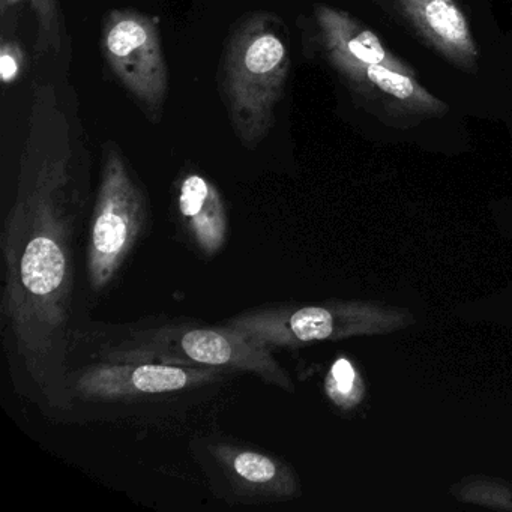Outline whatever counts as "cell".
Segmentation results:
<instances>
[{"label":"cell","mask_w":512,"mask_h":512,"mask_svg":"<svg viewBox=\"0 0 512 512\" xmlns=\"http://www.w3.org/2000/svg\"><path fill=\"white\" fill-rule=\"evenodd\" d=\"M203 467L227 502H280L299 496L298 478L289 464L235 443L208 442Z\"/></svg>","instance_id":"ba28073f"},{"label":"cell","mask_w":512,"mask_h":512,"mask_svg":"<svg viewBox=\"0 0 512 512\" xmlns=\"http://www.w3.org/2000/svg\"><path fill=\"white\" fill-rule=\"evenodd\" d=\"M278 19L269 13L245 17L227 38L221 59L224 106L244 145H259L274 127L290 73V53Z\"/></svg>","instance_id":"3957f363"},{"label":"cell","mask_w":512,"mask_h":512,"mask_svg":"<svg viewBox=\"0 0 512 512\" xmlns=\"http://www.w3.org/2000/svg\"><path fill=\"white\" fill-rule=\"evenodd\" d=\"M229 371L155 362L100 361L68 374V398L89 404H160L214 385Z\"/></svg>","instance_id":"8992f818"},{"label":"cell","mask_w":512,"mask_h":512,"mask_svg":"<svg viewBox=\"0 0 512 512\" xmlns=\"http://www.w3.org/2000/svg\"><path fill=\"white\" fill-rule=\"evenodd\" d=\"M314 26L320 52L328 65L335 62L385 65L398 73L415 76L406 62L398 59L374 32L346 11L317 5Z\"/></svg>","instance_id":"8fae6325"},{"label":"cell","mask_w":512,"mask_h":512,"mask_svg":"<svg viewBox=\"0 0 512 512\" xmlns=\"http://www.w3.org/2000/svg\"><path fill=\"white\" fill-rule=\"evenodd\" d=\"M394 4L437 55L458 70L478 71V44L457 0H394Z\"/></svg>","instance_id":"30bf717a"},{"label":"cell","mask_w":512,"mask_h":512,"mask_svg":"<svg viewBox=\"0 0 512 512\" xmlns=\"http://www.w3.org/2000/svg\"><path fill=\"white\" fill-rule=\"evenodd\" d=\"M100 361L155 362L182 367L247 371L287 392L295 391L269 347L245 337L232 326L197 323H149L122 326L109 341H101Z\"/></svg>","instance_id":"7a4b0ae2"},{"label":"cell","mask_w":512,"mask_h":512,"mask_svg":"<svg viewBox=\"0 0 512 512\" xmlns=\"http://www.w3.org/2000/svg\"><path fill=\"white\" fill-rule=\"evenodd\" d=\"M329 67L353 94L391 113L392 118H440L448 112V106L416 82L412 74L361 62H335Z\"/></svg>","instance_id":"9c48e42d"},{"label":"cell","mask_w":512,"mask_h":512,"mask_svg":"<svg viewBox=\"0 0 512 512\" xmlns=\"http://www.w3.org/2000/svg\"><path fill=\"white\" fill-rule=\"evenodd\" d=\"M452 496L464 503L512 511V487L490 476H469L452 485Z\"/></svg>","instance_id":"4fadbf2b"},{"label":"cell","mask_w":512,"mask_h":512,"mask_svg":"<svg viewBox=\"0 0 512 512\" xmlns=\"http://www.w3.org/2000/svg\"><path fill=\"white\" fill-rule=\"evenodd\" d=\"M103 53L112 73L149 119L158 122L169 92V70L157 23L134 10L109 13Z\"/></svg>","instance_id":"52a82bcc"},{"label":"cell","mask_w":512,"mask_h":512,"mask_svg":"<svg viewBox=\"0 0 512 512\" xmlns=\"http://www.w3.org/2000/svg\"><path fill=\"white\" fill-rule=\"evenodd\" d=\"M325 392L335 406L352 410L364 400V380L349 359L338 358L326 374Z\"/></svg>","instance_id":"5bb4252c"},{"label":"cell","mask_w":512,"mask_h":512,"mask_svg":"<svg viewBox=\"0 0 512 512\" xmlns=\"http://www.w3.org/2000/svg\"><path fill=\"white\" fill-rule=\"evenodd\" d=\"M74 146L55 92L38 89L2 229V320L17 389L49 412L71 409L76 251L88 205V175Z\"/></svg>","instance_id":"6da1fadb"},{"label":"cell","mask_w":512,"mask_h":512,"mask_svg":"<svg viewBox=\"0 0 512 512\" xmlns=\"http://www.w3.org/2000/svg\"><path fill=\"white\" fill-rule=\"evenodd\" d=\"M176 205L194 245L205 256L220 253L229 235V217L218 188L205 176L190 173L179 182Z\"/></svg>","instance_id":"7c38bea8"},{"label":"cell","mask_w":512,"mask_h":512,"mask_svg":"<svg viewBox=\"0 0 512 512\" xmlns=\"http://www.w3.org/2000/svg\"><path fill=\"white\" fill-rule=\"evenodd\" d=\"M413 323L415 317L404 308L370 301H329L299 307L256 308L226 320L224 325L272 349L392 334Z\"/></svg>","instance_id":"277c9868"},{"label":"cell","mask_w":512,"mask_h":512,"mask_svg":"<svg viewBox=\"0 0 512 512\" xmlns=\"http://www.w3.org/2000/svg\"><path fill=\"white\" fill-rule=\"evenodd\" d=\"M17 53H19V49L14 44L2 47V77H4L5 83L14 80L19 73L20 58H17Z\"/></svg>","instance_id":"9a60e30c"},{"label":"cell","mask_w":512,"mask_h":512,"mask_svg":"<svg viewBox=\"0 0 512 512\" xmlns=\"http://www.w3.org/2000/svg\"><path fill=\"white\" fill-rule=\"evenodd\" d=\"M146 220L148 200L142 185L128 167L121 148L106 143L86 247V275L95 293L113 283L136 247Z\"/></svg>","instance_id":"5b68a950"}]
</instances>
